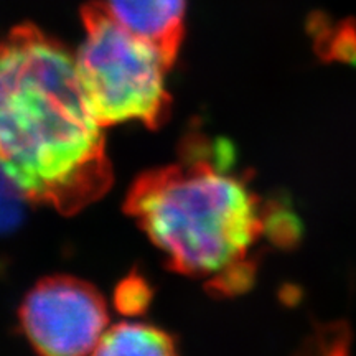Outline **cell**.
I'll use <instances>...</instances> for the list:
<instances>
[{
    "instance_id": "obj_6",
    "label": "cell",
    "mask_w": 356,
    "mask_h": 356,
    "mask_svg": "<svg viewBox=\"0 0 356 356\" xmlns=\"http://www.w3.org/2000/svg\"><path fill=\"white\" fill-rule=\"evenodd\" d=\"M175 341L165 332L145 323H119L104 332L96 355H173Z\"/></svg>"
},
{
    "instance_id": "obj_4",
    "label": "cell",
    "mask_w": 356,
    "mask_h": 356,
    "mask_svg": "<svg viewBox=\"0 0 356 356\" xmlns=\"http://www.w3.org/2000/svg\"><path fill=\"white\" fill-rule=\"evenodd\" d=\"M26 338L43 355L95 353L108 330V309L101 293L84 280L47 277L26 293L20 309Z\"/></svg>"
},
{
    "instance_id": "obj_2",
    "label": "cell",
    "mask_w": 356,
    "mask_h": 356,
    "mask_svg": "<svg viewBox=\"0 0 356 356\" xmlns=\"http://www.w3.org/2000/svg\"><path fill=\"white\" fill-rule=\"evenodd\" d=\"M225 152L202 140L184 159L134 181L126 211L177 273L222 296L251 286V252L269 226L264 203L231 170Z\"/></svg>"
},
{
    "instance_id": "obj_7",
    "label": "cell",
    "mask_w": 356,
    "mask_h": 356,
    "mask_svg": "<svg viewBox=\"0 0 356 356\" xmlns=\"http://www.w3.org/2000/svg\"><path fill=\"white\" fill-rule=\"evenodd\" d=\"M22 191L0 167V231L12 228L22 216Z\"/></svg>"
},
{
    "instance_id": "obj_3",
    "label": "cell",
    "mask_w": 356,
    "mask_h": 356,
    "mask_svg": "<svg viewBox=\"0 0 356 356\" xmlns=\"http://www.w3.org/2000/svg\"><path fill=\"white\" fill-rule=\"evenodd\" d=\"M84 40L74 56L76 73L92 115L102 127L142 122L157 129L170 113L163 58L114 19L106 2L81 12Z\"/></svg>"
},
{
    "instance_id": "obj_5",
    "label": "cell",
    "mask_w": 356,
    "mask_h": 356,
    "mask_svg": "<svg viewBox=\"0 0 356 356\" xmlns=\"http://www.w3.org/2000/svg\"><path fill=\"white\" fill-rule=\"evenodd\" d=\"M106 6L124 29L173 65L185 33L186 0H106Z\"/></svg>"
},
{
    "instance_id": "obj_1",
    "label": "cell",
    "mask_w": 356,
    "mask_h": 356,
    "mask_svg": "<svg viewBox=\"0 0 356 356\" xmlns=\"http://www.w3.org/2000/svg\"><path fill=\"white\" fill-rule=\"evenodd\" d=\"M74 56L33 25L0 40V167L26 200L71 215L113 184Z\"/></svg>"
}]
</instances>
